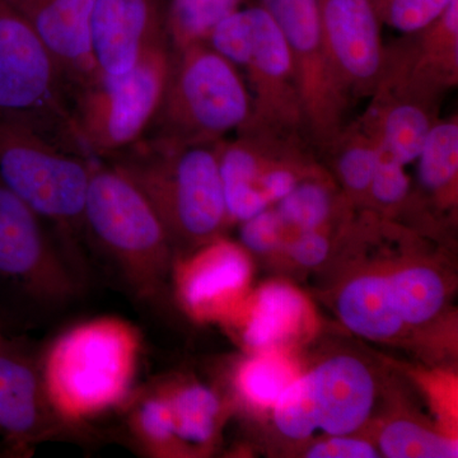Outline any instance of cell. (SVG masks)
<instances>
[{
	"label": "cell",
	"instance_id": "obj_1",
	"mask_svg": "<svg viewBox=\"0 0 458 458\" xmlns=\"http://www.w3.org/2000/svg\"><path fill=\"white\" fill-rule=\"evenodd\" d=\"M140 190L176 250L190 251L218 238L228 225L219 141L180 144L143 137L102 159Z\"/></svg>",
	"mask_w": 458,
	"mask_h": 458
},
{
	"label": "cell",
	"instance_id": "obj_2",
	"mask_svg": "<svg viewBox=\"0 0 458 458\" xmlns=\"http://www.w3.org/2000/svg\"><path fill=\"white\" fill-rule=\"evenodd\" d=\"M143 339L126 319L104 316L60 334L41 352L45 390L59 418L78 430L123 409L134 394Z\"/></svg>",
	"mask_w": 458,
	"mask_h": 458
},
{
	"label": "cell",
	"instance_id": "obj_3",
	"mask_svg": "<svg viewBox=\"0 0 458 458\" xmlns=\"http://www.w3.org/2000/svg\"><path fill=\"white\" fill-rule=\"evenodd\" d=\"M84 237L137 300L156 302L164 293L174 256L164 223L125 174L98 158L92 159Z\"/></svg>",
	"mask_w": 458,
	"mask_h": 458
},
{
	"label": "cell",
	"instance_id": "obj_4",
	"mask_svg": "<svg viewBox=\"0 0 458 458\" xmlns=\"http://www.w3.org/2000/svg\"><path fill=\"white\" fill-rule=\"evenodd\" d=\"M245 78L207 41L172 49L170 73L147 137L180 144L216 143L250 125ZM144 135V137H146Z\"/></svg>",
	"mask_w": 458,
	"mask_h": 458
},
{
	"label": "cell",
	"instance_id": "obj_5",
	"mask_svg": "<svg viewBox=\"0 0 458 458\" xmlns=\"http://www.w3.org/2000/svg\"><path fill=\"white\" fill-rule=\"evenodd\" d=\"M92 159L29 120L0 113V182L74 245L84 237Z\"/></svg>",
	"mask_w": 458,
	"mask_h": 458
},
{
	"label": "cell",
	"instance_id": "obj_6",
	"mask_svg": "<svg viewBox=\"0 0 458 458\" xmlns=\"http://www.w3.org/2000/svg\"><path fill=\"white\" fill-rule=\"evenodd\" d=\"M205 41L245 78L254 106L250 125L307 134L291 54L267 9L261 4L236 9Z\"/></svg>",
	"mask_w": 458,
	"mask_h": 458
},
{
	"label": "cell",
	"instance_id": "obj_7",
	"mask_svg": "<svg viewBox=\"0 0 458 458\" xmlns=\"http://www.w3.org/2000/svg\"><path fill=\"white\" fill-rule=\"evenodd\" d=\"M0 113L29 120L72 152V90L38 33L9 0H0Z\"/></svg>",
	"mask_w": 458,
	"mask_h": 458
},
{
	"label": "cell",
	"instance_id": "obj_8",
	"mask_svg": "<svg viewBox=\"0 0 458 458\" xmlns=\"http://www.w3.org/2000/svg\"><path fill=\"white\" fill-rule=\"evenodd\" d=\"M170 42L150 50L131 72L101 77L72 98L75 137L90 158L105 159L149 131L170 73Z\"/></svg>",
	"mask_w": 458,
	"mask_h": 458
},
{
	"label": "cell",
	"instance_id": "obj_9",
	"mask_svg": "<svg viewBox=\"0 0 458 458\" xmlns=\"http://www.w3.org/2000/svg\"><path fill=\"white\" fill-rule=\"evenodd\" d=\"M0 276L41 306H65L84 291L78 246L2 182Z\"/></svg>",
	"mask_w": 458,
	"mask_h": 458
},
{
	"label": "cell",
	"instance_id": "obj_10",
	"mask_svg": "<svg viewBox=\"0 0 458 458\" xmlns=\"http://www.w3.org/2000/svg\"><path fill=\"white\" fill-rule=\"evenodd\" d=\"M376 382L366 364L336 355L298 376L273 406L280 433L293 441L316 432L344 436L358 432L372 414Z\"/></svg>",
	"mask_w": 458,
	"mask_h": 458
},
{
	"label": "cell",
	"instance_id": "obj_11",
	"mask_svg": "<svg viewBox=\"0 0 458 458\" xmlns=\"http://www.w3.org/2000/svg\"><path fill=\"white\" fill-rule=\"evenodd\" d=\"M284 36L293 63L307 135L319 155L346 123L352 101L328 56L318 0H260Z\"/></svg>",
	"mask_w": 458,
	"mask_h": 458
},
{
	"label": "cell",
	"instance_id": "obj_12",
	"mask_svg": "<svg viewBox=\"0 0 458 458\" xmlns=\"http://www.w3.org/2000/svg\"><path fill=\"white\" fill-rule=\"evenodd\" d=\"M41 352L23 337L0 333V437L18 456L74 433L51 406L42 378Z\"/></svg>",
	"mask_w": 458,
	"mask_h": 458
},
{
	"label": "cell",
	"instance_id": "obj_13",
	"mask_svg": "<svg viewBox=\"0 0 458 458\" xmlns=\"http://www.w3.org/2000/svg\"><path fill=\"white\" fill-rule=\"evenodd\" d=\"M322 35L337 78L352 102L372 98L386 59L373 0H318Z\"/></svg>",
	"mask_w": 458,
	"mask_h": 458
},
{
	"label": "cell",
	"instance_id": "obj_14",
	"mask_svg": "<svg viewBox=\"0 0 458 458\" xmlns=\"http://www.w3.org/2000/svg\"><path fill=\"white\" fill-rule=\"evenodd\" d=\"M171 0H96L90 49L101 77L131 72L150 50L170 42Z\"/></svg>",
	"mask_w": 458,
	"mask_h": 458
},
{
	"label": "cell",
	"instance_id": "obj_15",
	"mask_svg": "<svg viewBox=\"0 0 458 458\" xmlns=\"http://www.w3.org/2000/svg\"><path fill=\"white\" fill-rule=\"evenodd\" d=\"M171 271L185 311L198 319H216L227 316L245 291L251 262L240 246L218 237L172 262Z\"/></svg>",
	"mask_w": 458,
	"mask_h": 458
},
{
	"label": "cell",
	"instance_id": "obj_16",
	"mask_svg": "<svg viewBox=\"0 0 458 458\" xmlns=\"http://www.w3.org/2000/svg\"><path fill=\"white\" fill-rule=\"evenodd\" d=\"M386 47L382 78L442 98L458 82V0L429 25Z\"/></svg>",
	"mask_w": 458,
	"mask_h": 458
},
{
	"label": "cell",
	"instance_id": "obj_17",
	"mask_svg": "<svg viewBox=\"0 0 458 458\" xmlns=\"http://www.w3.org/2000/svg\"><path fill=\"white\" fill-rule=\"evenodd\" d=\"M38 33L62 69L72 98L101 80L90 49L96 0H9Z\"/></svg>",
	"mask_w": 458,
	"mask_h": 458
},
{
	"label": "cell",
	"instance_id": "obj_18",
	"mask_svg": "<svg viewBox=\"0 0 458 458\" xmlns=\"http://www.w3.org/2000/svg\"><path fill=\"white\" fill-rule=\"evenodd\" d=\"M336 306L343 324L366 339H394L405 327L394 309L387 276L382 274H364L346 283Z\"/></svg>",
	"mask_w": 458,
	"mask_h": 458
},
{
	"label": "cell",
	"instance_id": "obj_19",
	"mask_svg": "<svg viewBox=\"0 0 458 458\" xmlns=\"http://www.w3.org/2000/svg\"><path fill=\"white\" fill-rule=\"evenodd\" d=\"M319 156L330 162L349 199L369 200L378 156V140L369 114L363 113L352 122L349 120Z\"/></svg>",
	"mask_w": 458,
	"mask_h": 458
},
{
	"label": "cell",
	"instance_id": "obj_20",
	"mask_svg": "<svg viewBox=\"0 0 458 458\" xmlns=\"http://www.w3.org/2000/svg\"><path fill=\"white\" fill-rule=\"evenodd\" d=\"M306 313V300L297 289L284 283H269L255 295L243 328V342L255 351H269L297 333Z\"/></svg>",
	"mask_w": 458,
	"mask_h": 458
},
{
	"label": "cell",
	"instance_id": "obj_21",
	"mask_svg": "<svg viewBox=\"0 0 458 458\" xmlns=\"http://www.w3.org/2000/svg\"><path fill=\"white\" fill-rule=\"evenodd\" d=\"M123 410L131 441L146 456L172 457L182 454L174 417L161 385L134 391Z\"/></svg>",
	"mask_w": 458,
	"mask_h": 458
},
{
	"label": "cell",
	"instance_id": "obj_22",
	"mask_svg": "<svg viewBox=\"0 0 458 458\" xmlns=\"http://www.w3.org/2000/svg\"><path fill=\"white\" fill-rule=\"evenodd\" d=\"M174 417V430L183 451L210 447L218 434L222 401L212 388L188 384H164Z\"/></svg>",
	"mask_w": 458,
	"mask_h": 458
},
{
	"label": "cell",
	"instance_id": "obj_23",
	"mask_svg": "<svg viewBox=\"0 0 458 458\" xmlns=\"http://www.w3.org/2000/svg\"><path fill=\"white\" fill-rule=\"evenodd\" d=\"M415 162L420 188L452 203L456 198L458 179L457 114L437 120Z\"/></svg>",
	"mask_w": 458,
	"mask_h": 458
},
{
	"label": "cell",
	"instance_id": "obj_24",
	"mask_svg": "<svg viewBox=\"0 0 458 458\" xmlns=\"http://www.w3.org/2000/svg\"><path fill=\"white\" fill-rule=\"evenodd\" d=\"M387 280L394 309L403 324H427L441 312L445 302V285L432 267H401L388 274Z\"/></svg>",
	"mask_w": 458,
	"mask_h": 458
},
{
	"label": "cell",
	"instance_id": "obj_25",
	"mask_svg": "<svg viewBox=\"0 0 458 458\" xmlns=\"http://www.w3.org/2000/svg\"><path fill=\"white\" fill-rule=\"evenodd\" d=\"M328 172L301 181L274 209L289 231L303 232L325 229L339 207V198Z\"/></svg>",
	"mask_w": 458,
	"mask_h": 458
},
{
	"label": "cell",
	"instance_id": "obj_26",
	"mask_svg": "<svg viewBox=\"0 0 458 458\" xmlns=\"http://www.w3.org/2000/svg\"><path fill=\"white\" fill-rule=\"evenodd\" d=\"M243 0H171L168 38L172 49L205 41L213 27L232 12L242 7Z\"/></svg>",
	"mask_w": 458,
	"mask_h": 458
},
{
	"label": "cell",
	"instance_id": "obj_27",
	"mask_svg": "<svg viewBox=\"0 0 458 458\" xmlns=\"http://www.w3.org/2000/svg\"><path fill=\"white\" fill-rule=\"evenodd\" d=\"M379 454L388 458H456V439L410 420L391 421L378 439Z\"/></svg>",
	"mask_w": 458,
	"mask_h": 458
},
{
	"label": "cell",
	"instance_id": "obj_28",
	"mask_svg": "<svg viewBox=\"0 0 458 458\" xmlns=\"http://www.w3.org/2000/svg\"><path fill=\"white\" fill-rule=\"evenodd\" d=\"M297 377L288 360L265 352L240 367L236 382L240 394L252 405L273 408Z\"/></svg>",
	"mask_w": 458,
	"mask_h": 458
},
{
	"label": "cell",
	"instance_id": "obj_29",
	"mask_svg": "<svg viewBox=\"0 0 458 458\" xmlns=\"http://www.w3.org/2000/svg\"><path fill=\"white\" fill-rule=\"evenodd\" d=\"M452 0H373L382 23L403 35L419 31L447 8Z\"/></svg>",
	"mask_w": 458,
	"mask_h": 458
},
{
	"label": "cell",
	"instance_id": "obj_30",
	"mask_svg": "<svg viewBox=\"0 0 458 458\" xmlns=\"http://www.w3.org/2000/svg\"><path fill=\"white\" fill-rule=\"evenodd\" d=\"M410 179L405 165L378 146V156L369 200L384 208H394L403 204L410 194Z\"/></svg>",
	"mask_w": 458,
	"mask_h": 458
},
{
	"label": "cell",
	"instance_id": "obj_31",
	"mask_svg": "<svg viewBox=\"0 0 458 458\" xmlns=\"http://www.w3.org/2000/svg\"><path fill=\"white\" fill-rule=\"evenodd\" d=\"M286 233H291V231L285 227L274 207L241 223V242L256 254H270L278 250L284 243Z\"/></svg>",
	"mask_w": 458,
	"mask_h": 458
},
{
	"label": "cell",
	"instance_id": "obj_32",
	"mask_svg": "<svg viewBox=\"0 0 458 458\" xmlns=\"http://www.w3.org/2000/svg\"><path fill=\"white\" fill-rule=\"evenodd\" d=\"M381 456L375 445L352 434L328 436L324 441L311 445L306 452L309 458H377Z\"/></svg>",
	"mask_w": 458,
	"mask_h": 458
},
{
	"label": "cell",
	"instance_id": "obj_33",
	"mask_svg": "<svg viewBox=\"0 0 458 458\" xmlns=\"http://www.w3.org/2000/svg\"><path fill=\"white\" fill-rule=\"evenodd\" d=\"M330 240L325 229L295 232L293 238L286 243L292 260L304 267H315L327 260L330 254Z\"/></svg>",
	"mask_w": 458,
	"mask_h": 458
},
{
	"label": "cell",
	"instance_id": "obj_34",
	"mask_svg": "<svg viewBox=\"0 0 458 458\" xmlns=\"http://www.w3.org/2000/svg\"><path fill=\"white\" fill-rule=\"evenodd\" d=\"M9 454L8 451H0V457L4 456V454Z\"/></svg>",
	"mask_w": 458,
	"mask_h": 458
}]
</instances>
